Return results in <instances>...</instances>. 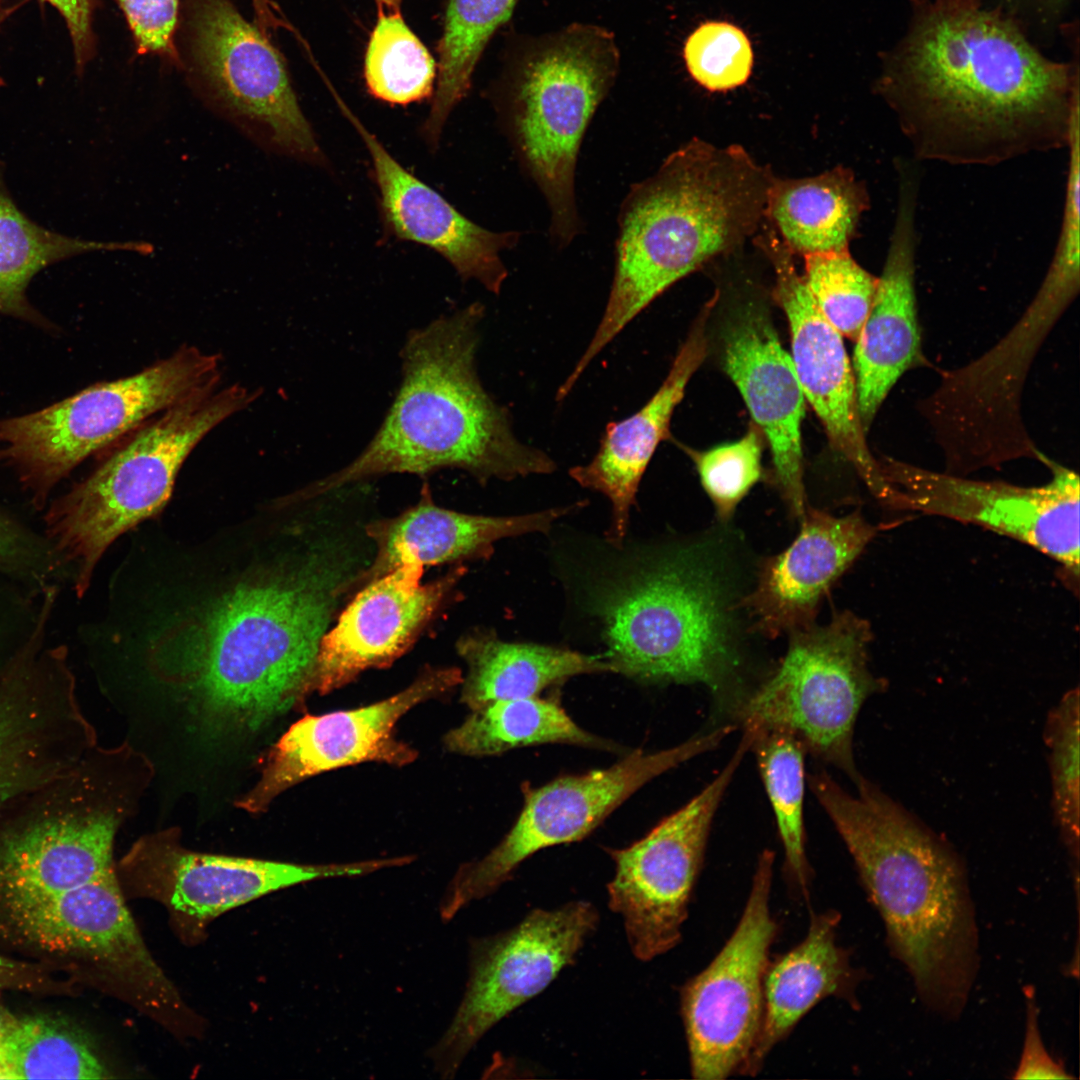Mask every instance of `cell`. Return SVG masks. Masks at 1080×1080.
I'll use <instances>...</instances> for the list:
<instances>
[{
    "label": "cell",
    "mask_w": 1080,
    "mask_h": 1080,
    "mask_svg": "<svg viewBox=\"0 0 1080 1080\" xmlns=\"http://www.w3.org/2000/svg\"><path fill=\"white\" fill-rule=\"evenodd\" d=\"M371 559L336 530L306 537L165 637L163 679L207 730H263L314 692L320 642Z\"/></svg>",
    "instance_id": "cell-1"
},
{
    "label": "cell",
    "mask_w": 1080,
    "mask_h": 1080,
    "mask_svg": "<svg viewBox=\"0 0 1080 1080\" xmlns=\"http://www.w3.org/2000/svg\"><path fill=\"white\" fill-rule=\"evenodd\" d=\"M919 160L994 166L1068 147L1079 91L1000 17L948 6L913 35L885 88Z\"/></svg>",
    "instance_id": "cell-2"
},
{
    "label": "cell",
    "mask_w": 1080,
    "mask_h": 1080,
    "mask_svg": "<svg viewBox=\"0 0 1080 1080\" xmlns=\"http://www.w3.org/2000/svg\"><path fill=\"white\" fill-rule=\"evenodd\" d=\"M810 789L854 860L889 946L928 1007L957 1016L977 969L978 936L963 863L950 845L861 777L856 795L823 770Z\"/></svg>",
    "instance_id": "cell-3"
},
{
    "label": "cell",
    "mask_w": 1080,
    "mask_h": 1080,
    "mask_svg": "<svg viewBox=\"0 0 1080 1080\" xmlns=\"http://www.w3.org/2000/svg\"><path fill=\"white\" fill-rule=\"evenodd\" d=\"M480 303L412 330L402 347L401 382L377 432L348 465L290 495L307 502L375 477L461 469L479 482L550 474L556 463L515 436L507 411L476 371Z\"/></svg>",
    "instance_id": "cell-4"
},
{
    "label": "cell",
    "mask_w": 1080,
    "mask_h": 1080,
    "mask_svg": "<svg viewBox=\"0 0 1080 1080\" xmlns=\"http://www.w3.org/2000/svg\"><path fill=\"white\" fill-rule=\"evenodd\" d=\"M773 178L738 144L692 138L631 186L618 215L608 301L563 392H571L604 347L670 286L744 248L766 220Z\"/></svg>",
    "instance_id": "cell-5"
},
{
    "label": "cell",
    "mask_w": 1080,
    "mask_h": 1080,
    "mask_svg": "<svg viewBox=\"0 0 1080 1080\" xmlns=\"http://www.w3.org/2000/svg\"><path fill=\"white\" fill-rule=\"evenodd\" d=\"M614 669L646 683H699L715 695L740 667L736 604L720 556L706 544L646 559L597 605Z\"/></svg>",
    "instance_id": "cell-6"
},
{
    "label": "cell",
    "mask_w": 1080,
    "mask_h": 1080,
    "mask_svg": "<svg viewBox=\"0 0 1080 1080\" xmlns=\"http://www.w3.org/2000/svg\"><path fill=\"white\" fill-rule=\"evenodd\" d=\"M620 54L614 34L574 23L528 40L492 98L513 149L550 209L549 232L564 248L581 231L575 170L585 131L613 86Z\"/></svg>",
    "instance_id": "cell-7"
},
{
    "label": "cell",
    "mask_w": 1080,
    "mask_h": 1080,
    "mask_svg": "<svg viewBox=\"0 0 1080 1080\" xmlns=\"http://www.w3.org/2000/svg\"><path fill=\"white\" fill-rule=\"evenodd\" d=\"M256 398V390L232 384L182 401L136 429L87 479L53 502L44 518L47 535L53 552L73 566L78 597L107 548L166 505L197 444Z\"/></svg>",
    "instance_id": "cell-8"
},
{
    "label": "cell",
    "mask_w": 1080,
    "mask_h": 1080,
    "mask_svg": "<svg viewBox=\"0 0 1080 1080\" xmlns=\"http://www.w3.org/2000/svg\"><path fill=\"white\" fill-rule=\"evenodd\" d=\"M217 354L183 345L133 375L98 383L43 410L0 420V464L37 509L84 459L182 401L220 385Z\"/></svg>",
    "instance_id": "cell-9"
},
{
    "label": "cell",
    "mask_w": 1080,
    "mask_h": 1080,
    "mask_svg": "<svg viewBox=\"0 0 1080 1080\" xmlns=\"http://www.w3.org/2000/svg\"><path fill=\"white\" fill-rule=\"evenodd\" d=\"M178 32L181 69L210 110L266 151L325 163L283 56L231 0H187Z\"/></svg>",
    "instance_id": "cell-10"
},
{
    "label": "cell",
    "mask_w": 1080,
    "mask_h": 1080,
    "mask_svg": "<svg viewBox=\"0 0 1080 1080\" xmlns=\"http://www.w3.org/2000/svg\"><path fill=\"white\" fill-rule=\"evenodd\" d=\"M775 670L736 705L744 728H779L794 734L806 751L856 783L853 733L859 711L887 683L869 669L872 630L845 610L825 625L789 634Z\"/></svg>",
    "instance_id": "cell-11"
},
{
    "label": "cell",
    "mask_w": 1080,
    "mask_h": 1080,
    "mask_svg": "<svg viewBox=\"0 0 1080 1080\" xmlns=\"http://www.w3.org/2000/svg\"><path fill=\"white\" fill-rule=\"evenodd\" d=\"M730 734L727 726L658 751L636 750L616 764L567 775L523 788L524 805L502 841L483 858L459 867L440 902L442 920H451L469 903L490 895L534 853L578 841L645 783L667 770L714 749Z\"/></svg>",
    "instance_id": "cell-12"
},
{
    "label": "cell",
    "mask_w": 1080,
    "mask_h": 1080,
    "mask_svg": "<svg viewBox=\"0 0 1080 1080\" xmlns=\"http://www.w3.org/2000/svg\"><path fill=\"white\" fill-rule=\"evenodd\" d=\"M889 487L887 508L974 524L1027 544L1079 579V477L1044 453L1052 473L1041 486L968 479L931 471L890 456L878 457Z\"/></svg>",
    "instance_id": "cell-13"
},
{
    "label": "cell",
    "mask_w": 1080,
    "mask_h": 1080,
    "mask_svg": "<svg viewBox=\"0 0 1080 1080\" xmlns=\"http://www.w3.org/2000/svg\"><path fill=\"white\" fill-rule=\"evenodd\" d=\"M774 854L758 858L740 920L719 953L682 987L693 1078L743 1074L761 1028L763 982L777 925L770 910Z\"/></svg>",
    "instance_id": "cell-14"
},
{
    "label": "cell",
    "mask_w": 1080,
    "mask_h": 1080,
    "mask_svg": "<svg viewBox=\"0 0 1080 1080\" xmlns=\"http://www.w3.org/2000/svg\"><path fill=\"white\" fill-rule=\"evenodd\" d=\"M599 915L586 901L535 909L515 927L471 944L464 996L430 1056L445 1078L501 1019L541 993L571 965L596 929Z\"/></svg>",
    "instance_id": "cell-15"
},
{
    "label": "cell",
    "mask_w": 1080,
    "mask_h": 1080,
    "mask_svg": "<svg viewBox=\"0 0 1080 1080\" xmlns=\"http://www.w3.org/2000/svg\"><path fill=\"white\" fill-rule=\"evenodd\" d=\"M744 733L722 771L683 807L645 837L608 849L615 874L607 886L609 907L624 922L632 953L649 961L673 949L682 936L718 806L751 740Z\"/></svg>",
    "instance_id": "cell-16"
},
{
    "label": "cell",
    "mask_w": 1080,
    "mask_h": 1080,
    "mask_svg": "<svg viewBox=\"0 0 1080 1080\" xmlns=\"http://www.w3.org/2000/svg\"><path fill=\"white\" fill-rule=\"evenodd\" d=\"M390 858L350 863L298 864L207 854L184 848L178 832L137 840L121 863L130 894L166 906L178 922L207 924L230 909L301 883L362 876L391 867Z\"/></svg>",
    "instance_id": "cell-17"
},
{
    "label": "cell",
    "mask_w": 1080,
    "mask_h": 1080,
    "mask_svg": "<svg viewBox=\"0 0 1080 1080\" xmlns=\"http://www.w3.org/2000/svg\"><path fill=\"white\" fill-rule=\"evenodd\" d=\"M462 680L457 667L428 668L405 689L370 705L303 716L271 747L258 781L235 805L258 814L287 789L323 772L363 762L396 767L414 762L418 752L396 738L397 722Z\"/></svg>",
    "instance_id": "cell-18"
},
{
    "label": "cell",
    "mask_w": 1080,
    "mask_h": 1080,
    "mask_svg": "<svg viewBox=\"0 0 1080 1080\" xmlns=\"http://www.w3.org/2000/svg\"><path fill=\"white\" fill-rule=\"evenodd\" d=\"M754 245L774 273L772 296L784 311L791 334V359L805 399L820 419L833 447L847 460L870 493L887 506L889 487L879 459L866 441L856 381L843 336L814 302L793 254L772 226L763 225Z\"/></svg>",
    "instance_id": "cell-19"
},
{
    "label": "cell",
    "mask_w": 1080,
    "mask_h": 1080,
    "mask_svg": "<svg viewBox=\"0 0 1080 1080\" xmlns=\"http://www.w3.org/2000/svg\"><path fill=\"white\" fill-rule=\"evenodd\" d=\"M423 572L424 566L407 564L361 587L320 642L314 692L331 693L401 657L448 600L465 567L426 584Z\"/></svg>",
    "instance_id": "cell-20"
},
{
    "label": "cell",
    "mask_w": 1080,
    "mask_h": 1080,
    "mask_svg": "<svg viewBox=\"0 0 1080 1080\" xmlns=\"http://www.w3.org/2000/svg\"><path fill=\"white\" fill-rule=\"evenodd\" d=\"M722 364L767 439L775 482L789 512L806 507L801 425L805 397L790 354L756 299L740 302L722 332Z\"/></svg>",
    "instance_id": "cell-21"
},
{
    "label": "cell",
    "mask_w": 1080,
    "mask_h": 1080,
    "mask_svg": "<svg viewBox=\"0 0 1080 1080\" xmlns=\"http://www.w3.org/2000/svg\"><path fill=\"white\" fill-rule=\"evenodd\" d=\"M896 168L895 222L870 312L855 341L853 371L866 433L899 378L927 364L915 293L919 175L908 161H897Z\"/></svg>",
    "instance_id": "cell-22"
},
{
    "label": "cell",
    "mask_w": 1080,
    "mask_h": 1080,
    "mask_svg": "<svg viewBox=\"0 0 1080 1080\" xmlns=\"http://www.w3.org/2000/svg\"><path fill=\"white\" fill-rule=\"evenodd\" d=\"M338 104L371 156L386 228L400 240L439 253L463 280H476L499 294L508 276L500 253L515 247L521 234L493 232L468 219L408 172L341 100Z\"/></svg>",
    "instance_id": "cell-23"
},
{
    "label": "cell",
    "mask_w": 1080,
    "mask_h": 1080,
    "mask_svg": "<svg viewBox=\"0 0 1080 1080\" xmlns=\"http://www.w3.org/2000/svg\"><path fill=\"white\" fill-rule=\"evenodd\" d=\"M800 520L797 537L762 562L752 592L740 602L766 637L814 624L824 594L877 531L858 511L838 517L807 506Z\"/></svg>",
    "instance_id": "cell-24"
},
{
    "label": "cell",
    "mask_w": 1080,
    "mask_h": 1080,
    "mask_svg": "<svg viewBox=\"0 0 1080 1080\" xmlns=\"http://www.w3.org/2000/svg\"><path fill=\"white\" fill-rule=\"evenodd\" d=\"M716 302L715 293L697 316L654 395L631 416L608 423L593 459L569 470L579 485L610 500L612 522L607 536L614 545L622 544L625 538L630 508L642 476L660 442L670 438L674 410L707 355L706 325Z\"/></svg>",
    "instance_id": "cell-25"
},
{
    "label": "cell",
    "mask_w": 1080,
    "mask_h": 1080,
    "mask_svg": "<svg viewBox=\"0 0 1080 1080\" xmlns=\"http://www.w3.org/2000/svg\"><path fill=\"white\" fill-rule=\"evenodd\" d=\"M120 808L54 815L8 834L0 842V904L70 890L114 869Z\"/></svg>",
    "instance_id": "cell-26"
},
{
    "label": "cell",
    "mask_w": 1080,
    "mask_h": 1080,
    "mask_svg": "<svg viewBox=\"0 0 1080 1080\" xmlns=\"http://www.w3.org/2000/svg\"><path fill=\"white\" fill-rule=\"evenodd\" d=\"M576 506L505 517L470 515L437 506L424 485L416 505L395 517L364 526L374 555L358 577L356 589L407 564L426 566L488 558L496 541L547 532L556 519Z\"/></svg>",
    "instance_id": "cell-27"
},
{
    "label": "cell",
    "mask_w": 1080,
    "mask_h": 1080,
    "mask_svg": "<svg viewBox=\"0 0 1080 1080\" xmlns=\"http://www.w3.org/2000/svg\"><path fill=\"white\" fill-rule=\"evenodd\" d=\"M839 914L811 917L805 938L773 962L763 982V1017L743 1074L757 1073L770 1051L821 1000L849 997L856 983L848 954L836 941Z\"/></svg>",
    "instance_id": "cell-28"
},
{
    "label": "cell",
    "mask_w": 1080,
    "mask_h": 1080,
    "mask_svg": "<svg viewBox=\"0 0 1080 1080\" xmlns=\"http://www.w3.org/2000/svg\"><path fill=\"white\" fill-rule=\"evenodd\" d=\"M456 649L467 664L460 699L471 711L495 701L536 697L575 675L614 672L604 655L509 643L482 630L463 635Z\"/></svg>",
    "instance_id": "cell-29"
},
{
    "label": "cell",
    "mask_w": 1080,
    "mask_h": 1080,
    "mask_svg": "<svg viewBox=\"0 0 1080 1080\" xmlns=\"http://www.w3.org/2000/svg\"><path fill=\"white\" fill-rule=\"evenodd\" d=\"M868 208L864 183L839 166L812 177L774 176L765 218L791 253L804 257L849 250Z\"/></svg>",
    "instance_id": "cell-30"
},
{
    "label": "cell",
    "mask_w": 1080,
    "mask_h": 1080,
    "mask_svg": "<svg viewBox=\"0 0 1080 1080\" xmlns=\"http://www.w3.org/2000/svg\"><path fill=\"white\" fill-rule=\"evenodd\" d=\"M125 905L112 869L70 890L0 906L24 944L88 962Z\"/></svg>",
    "instance_id": "cell-31"
},
{
    "label": "cell",
    "mask_w": 1080,
    "mask_h": 1080,
    "mask_svg": "<svg viewBox=\"0 0 1080 1080\" xmlns=\"http://www.w3.org/2000/svg\"><path fill=\"white\" fill-rule=\"evenodd\" d=\"M147 242H101L69 237L29 219L14 203L0 162V313L41 323L26 297L30 280L45 267L95 251L150 254Z\"/></svg>",
    "instance_id": "cell-32"
},
{
    "label": "cell",
    "mask_w": 1080,
    "mask_h": 1080,
    "mask_svg": "<svg viewBox=\"0 0 1080 1080\" xmlns=\"http://www.w3.org/2000/svg\"><path fill=\"white\" fill-rule=\"evenodd\" d=\"M443 743L449 752L478 757L548 743L615 748L578 726L558 703L538 696L495 701L472 710L448 731Z\"/></svg>",
    "instance_id": "cell-33"
},
{
    "label": "cell",
    "mask_w": 1080,
    "mask_h": 1080,
    "mask_svg": "<svg viewBox=\"0 0 1080 1080\" xmlns=\"http://www.w3.org/2000/svg\"><path fill=\"white\" fill-rule=\"evenodd\" d=\"M519 0H448L435 90L421 134L433 149L452 110L467 96L475 68L495 32L512 15Z\"/></svg>",
    "instance_id": "cell-34"
},
{
    "label": "cell",
    "mask_w": 1080,
    "mask_h": 1080,
    "mask_svg": "<svg viewBox=\"0 0 1080 1080\" xmlns=\"http://www.w3.org/2000/svg\"><path fill=\"white\" fill-rule=\"evenodd\" d=\"M110 1071L87 1038L50 1017L17 1018L0 1038V1079H103Z\"/></svg>",
    "instance_id": "cell-35"
},
{
    "label": "cell",
    "mask_w": 1080,
    "mask_h": 1080,
    "mask_svg": "<svg viewBox=\"0 0 1080 1080\" xmlns=\"http://www.w3.org/2000/svg\"><path fill=\"white\" fill-rule=\"evenodd\" d=\"M751 747L775 814L785 854L786 868L806 892L809 865L805 852L803 821L804 752L802 742L779 728H750Z\"/></svg>",
    "instance_id": "cell-36"
},
{
    "label": "cell",
    "mask_w": 1080,
    "mask_h": 1080,
    "mask_svg": "<svg viewBox=\"0 0 1080 1080\" xmlns=\"http://www.w3.org/2000/svg\"><path fill=\"white\" fill-rule=\"evenodd\" d=\"M364 79L370 95L391 105L433 96L437 65L401 11H378L365 51Z\"/></svg>",
    "instance_id": "cell-37"
},
{
    "label": "cell",
    "mask_w": 1080,
    "mask_h": 1080,
    "mask_svg": "<svg viewBox=\"0 0 1080 1080\" xmlns=\"http://www.w3.org/2000/svg\"><path fill=\"white\" fill-rule=\"evenodd\" d=\"M1079 689L1067 691L1049 712L1044 740L1052 788V810L1061 840L1074 864L1079 862Z\"/></svg>",
    "instance_id": "cell-38"
},
{
    "label": "cell",
    "mask_w": 1080,
    "mask_h": 1080,
    "mask_svg": "<svg viewBox=\"0 0 1080 1080\" xmlns=\"http://www.w3.org/2000/svg\"><path fill=\"white\" fill-rule=\"evenodd\" d=\"M806 286L828 322L856 341L870 312L878 277L869 273L849 250L804 256Z\"/></svg>",
    "instance_id": "cell-39"
},
{
    "label": "cell",
    "mask_w": 1080,
    "mask_h": 1080,
    "mask_svg": "<svg viewBox=\"0 0 1080 1080\" xmlns=\"http://www.w3.org/2000/svg\"><path fill=\"white\" fill-rule=\"evenodd\" d=\"M763 438L753 423L740 439L708 450L696 451L679 444L693 460L720 522L732 518L738 504L761 478Z\"/></svg>",
    "instance_id": "cell-40"
},
{
    "label": "cell",
    "mask_w": 1080,
    "mask_h": 1080,
    "mask_svg": "<svg viewBox=\"0 0 1080 1080\" xmlns=\"http://www.w3.org/2000/svg\"><path fill=\"white\" fill-rule=\"evenodd\" d=\"M684 60L692 78L710 91L743 85L753 66V51L746 34L726 22L699 26L686 40Z\"/></svg>",
    "instance_id": "cell-41"
},
{
    "label": "cell",
    "mask_w": 1080,
    "mask_h": 1080,
    "mask_svg": "<svg viewBox=\"0 0 1080 1080\" xmlns=\"http://www.w3.org/2000/svg\"><path fill=\"white\" fill-rule=\"evenodd\" d=\"M124 14L138 55H156L181 68L176 36L181 0H114Z\"/></svg>",
    "instance_id": "cell-42"
},
{
    "label": "cell",
    "mask_w": 1080,
    "mask_h": 1080,
    "mask_svg": "<svg viewBox=\"0 0 1080 1080\" xmlns=\"http://www.w3.org/2000/svg\"><path fill=\"white\" fill-rule=\"evenodd\" d=\"M53 554L0 511V571L42 582L52 572Z\"/></svg>",
    "instance_id": "cell-43"
},
{
    "label": "cell",
    "mask_w": 1080,
    "mask_h": 1080,
    "mask_svg": "<svg viewBox=\"0 0 1080 1080\" xmlns=\"http://www.w3.org/2000/svg\"><path fill=\"white\" fill-rule=\"evenodd\" d=\"M1025 1040L1015 1079H1070L1064 1067L1046 1051L1041 1039L1037 1020V1008L1033 993L1027 999Z\"/></svg>",
    "instance_id": "cell-44"
},
{
    "label": "cell",
    "mask_w": 1080,
    "mask_h": 1080,
    "mask_svg": "<svg viewBox=\"0 0 1080 1080\" xmlns=\"http://www.w3.org/2000/svg\"><path fill=\"white\" fill-rule=\"evenodd\" d=\"M56 8L70 33L78 71L94 57L96 38L92 29L94 0H43Z\"/></svg>",
    "instance_id": "cell-45"
},
{
    "label": "cell",
    "mask_w": 1080,
    "mask_h": 1080,
    "mask_svg": "<svg viewBox=\"0 0 1080 1080\" xmlns=\"http://www.w3.org/2000/svg\"><path fill=\"white\" fill-rule=\"evenodd\" d=\"M17 1017L0 1004V1038L11 1028Z\"/></svg>",
    "instance_id": "cell-46"
},
{
    "label": "cell",
    "mask_w": 1080,
    "mask_h": 1080,
    "mask_svg": "<svg viewBox=\"0 0 1080 1080\" xmlns=\"http://www.w3.org/2000/svg\"><path fill=\"white\" fill-rule=\"evenodd\" d=\"M377 3L378 11L384 12H397L400 11L403 0H375Z\"/></svg>",
    "instance_id": "cell-47"
},
{
    "label": "cell",
    "mask_w": 1080,
    "mask_h": 1080,
    "mask_svg": "<svg viewBox=\"0 0 1080 1080\" xmlns=\"http://www.w3.org/2000/svg\"><path fill=\"white\" fill-rule=\"evenodd\" d=\"M10 967H12V964H11L10 962L6 961L5 959H3V958H1V957H0V973H1V972H2V971H3L4 969H8V968H10Z\"/></svg>",
    "instance_id": "cell-48"
},
{
    "label": "cell",
    "mask_w": 1080,
    "mask_h": 1080,
    "mask_svg": "<svg viewBox=\"0 0 1080 1080\" xmlns=\"http://www.w3.org/2000/svg\"><path fill=\"white\" fill-rule=\"evenodd\" d=\"M10 12L11 9H0V24L5 20V18L10 14Z\"/></svg>",
    "instance_id": "cell-49"
}]
</instances>
